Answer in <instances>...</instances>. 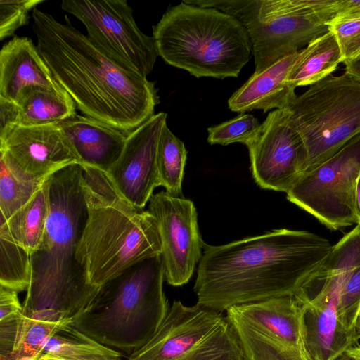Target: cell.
Segmentation results:
<instances>
[{"instance_id":"cell-2","label":"cell","mask_w":360,"mask_h":360,"mask_svg":"<svg viewBox=\"0 0 360 360\" xmlns=\"http://www.w3.org/2000/svg\"><path fill=\"white\" fill-rule=\"evenodd\" d=\"M32 18L41 56L85 116L129 134L155 115L154 82L115 62L67 15L60 22L35 8Z\"/></svg>"},{"instance_id":"cell-12","label":"cell","mask_w":360,"mask_h":360,"mask_svg":"<svg viewBox=\"0 0 360 360\" xmlns=\"http://www.w3.org/2000/svg\"><path fill=\"white\" fill-rule=\"evenodd\" d=\"M60 6L83 23L86 36L115 62L147 78L158 53L126 0H63Z\"/></svg>"},{"instance_id":"cell-24","label":"cell","mask_w":360,"mask_h":360,"mask_svg":"<svg viewBox=\"0 0 360 360\" xmlns=\"http://www.w3.org/2000/svg\"><path fill=\"white\" fill-rule=\"evenodd\" d=\"M0 167V211L8 220L32 199L47 179L27 172L1 150Z\"/></svg>"},{"instance_id":"cell-23","label":"cell","mask_w":360,"mask_h":360,"mask_svg":"<svg viewBox=\"0 0 360 360\" xmlns=\"http://www.w3.org/2000/svg\"><path fill=\"white\" fill-rule=\"evenodd\" d=\"M49 212L47 179L32 199L6 220L13 240L30 255L42 245Z\"/></svg>"},{"instance_id":"cell-22","label":"cell","mask_w":360,"mask_h":360,"mask_svg":"<svg viewBox=\"0 0 360 360\" xmlns=\"http://www.w3.org/2000/svg\"><path fill=\"white\" fill-rule=\"evenodd\" d=\"M341 63L343 59L340 46L333 33L328 30L300 51L287 83L295 89L311 86L332 75Z\"/></svg>"},{"instance_id":"cell-38","label":"cell","mask_w":360,"mask_h":360,"mask_svg":"<svg viewBox=\"0 0 360 360\" xmlns=\"http://www.w3.org/2000/svg\"><path fill=\"white\" fill-rule=\"evenodd\" d=\"M40 360H48V359H40Z\"/></svg>"},{"instance_id":"cell-28","label":"cell","mask_w":360,"mask_h":360,"mask_svg":"<svg viewBox=\"0 0 360 360\" xmlns=\"http://www.w3.org/2000/svg\"><path fill=\"white\" fill-rule=\"evenodd\" d=\"M72 321H52L25 317L19 342L8 360H40L49 338L63 324Z\"/></svg>"},{"instance_id":"cell-9","label":"cell","mask_w":360,"mask_h":360,"mask_svg":"<svg viewBox=\"0 0 360 360\" xmlns=\"http://www.w3.org/2000/svg\"><path fill=\"white\" fill-rule=\"evenodd\" d=\"M129 360H244L222 312L174 300L155 333Z\"/></svg>"},{"instance_id":"cell-7","label":"cell","mask_w":360,"mask_h":360,"mask_svg":"<svg viewBox=\"0 0 360 360\" xmlns=\"http://www.w3.org/2000/svg\"><path fill=\"white\" fill-rule=\"evenodd\" d=\"M214 8L236 18L246 30L252 48L255 72L299 51L324 34L328 27L312 9L309 0L184 1Z\"/></svg>"},{"instance_id":"cell-18","label":"cell","mask_w":360,"mask_h":360,"mask_svg":"<svg viewBox=\"0 0 360 360\" xmlns=\"http://www.w3.org/2000/svg\"><path fill=\"white\" fill-rule=\"evenodd\" d=\"M32 86L63 90L31 39L15 36L0 51V98L15 103Z\"/></svg>"},{"instance_id":"cell-29","label":"cell","mask_w":360,"mask_h":360,"mask_svg":"<svg viewBox=\"0 0 360 360\" xmlns=\"http://www.w3.org/2000/svg\"><path fill=\"white\" fill-rule=\"evenodd\" d=\"M260 124L251 114L240 113L236 117L207 129L210 144L226 146L233 143L247 145L258 130Z\"/></svg>"},{"instance_id":"cell-14","label":"cell","mask_w":360,"mask_h":360,"mask_svg":"<svg viewBox=\"0 0 360 360\" xmlns=\"http://www.w3.org/2000/svg\"><path fill=\"white\" fill-rule=\"evenodd\" d=\"M148 210L158 226L165 279L173 286L186 284L200 262L204 244L193 202L162 191L152 195Z\"/></svg>"},{"instance_id":"cell-17","label":"cell","mask_w":360,"mask_h":360,"mask_svg":"<svg viewBox=\"0 0 360 360\" xmlns=\"http://www.w3.org/2000/svg\"><path fill=\"white\" fill-rule=\"evenodd\" d=\"M0 150L27 172L44 179L69 165L82 164L58 123L11 127L0 134Z\"/></svg>"},{"instance_id":"cell-20","label":"cell","mask_w":360,"mask_h":360,"mask_svg":"<svg viewBox=\"0 0 360 360\" xmlns=\"http://www.w3.org/2000/svg\"><path fill=\"white\" fill-rule=\"evenodd\" d=\"M300 51L274 63L268 68L254 73L228 100L230 110L244 113L255 109L264 112L276 108L287 109L297 95L287 83Z\"/></svg>"},{"instance_id":"cell-36","label":"cell","mask_w":360,"mask_h":360,"mask_svg":"<svg viewBox=\"0 0 360 360\" xmlns=\"http://www.w3.org/2000/svg\"><path fill=\"white\" fill-rule=\"evenodd\" d=\"M355 207L357 216L360 221V176L357 181L355 193Z\"/></svg>"},{"instance_id":"cell-10","label":"cell","mask_w":360,"mask_h":360,"mask_svg":"<svg viewBox=\"0 0 360 360\" xmlns=\"http://www.w3.org/2000/svg\"><path fill=\"white\" fill-rule=\"evenodd\" d=\"M226 312L244 360H310L303 308L295 295L233 306Z\"/></svg>"},{"instance_id":"cell-1","label":"cell","mask_w":360,"mask_h":360,"mask_svg":"<svg viewBox=\"0 0 360 360\" xmlns=\"http://www.w3.org/2000/svg\"><path fill=\"white\" fill-rule=\"evenodd\" d=\"M333 246L306 231L276 229L222 245L203 244L194 290L197 303L216 311L295 295Z\"/></svg>"},{"instance_id":"cell-30","label":"cell","mask_w":360,"mask_h":360,"mask_svg":"<svg viewBox=\"0 0 360 360\" xmlns=\"http://www.w3.org/2000/svg\"><path fill=\"white\" fill-rule=\"evenodd\" d=\"M359 309L360 264L347 274L341 288L337 307L341 323L348 331L354 334Z\"/></svg>"},{"instance_id":"cell-4","label":"cell","mask_w":360,"mask_h":360,"mask_svg":"<svg viewBox=\"0 0 360 360\" xmlns=\"http://www.w3.org/2000/svg\"><path fill=\"white\" fill-rule=\"evenodd\" d=\"M87 217L76 250L86 283L99 288L131 266L160 255L154 217L116 189L106 172L82 165Z\"/></svg>"},{"instance_id":"cell-8","label":"cell","mask_w":360,"mask_h":360,"mask_svg":"<svg viewBox=\"0 0 360 360\" xmlns=\"http://www.w3.org/2000/svg\"><path fill=\"white\" fill-rule=\"evenodd\" d=\"M307 152L304 172L360 135V80L329 75L297 96L287 108Z\"/></svg>"},{"instance_id":"cell-26","label":"cell","mask_w":360,"mask_h":360,"mask_svg":"<svg viewBox=\"0 0 360 360\" xmlns=\"http://www.w3.org/2000/svg\"><path fill=\"white\" fill-rule=\"evenodd\" d=\"M32 274L30 254L13 239L0 216V285L18 292L28 289Z\"/></svg>"},{"instance_id":"cell-3","label":"cell","mask_w":360,"mask_h":360,"mask_svg":"<svg viewBox=\"0 0 360 360\" xmlns=\"http://www.w3.org/2000/svg\"><path fill=\"white\" fill-rule=\"evenodd\" d=\"M83 166L69 165L48 178L50 212L41 248L30 255L31 281L25 301L26 318L72 321L98 288L90 286L76 259L87 209Z\"/></svg>"},{"instance_id":"cell-33","label":"cell","mask_w":360,"mask_h":360,"mask_svg":"<svg viewBox=\"0 0 360 360\" xmlns=\"http://www.w3.org/2000/svg\"><path fill=\"white\" fill-rule=\"evenodd\" d=\"M309 4L326 25L338 19L360 16V0H309Z\"/></svg>"},{"instance_id":"cell-37","label":"cell","mask_w":360,"mask_h":360,"mask_svg":"<svg viewBox=\"0 0 360 360\" xmlns=\"http://www.w3.org/2000/svg\"><path fill=\"white\" fill-rule=\"evenodd\" d=\"M355 330H356V337L358 339H359L360 338V309H359V314H358V316H357V319L356 321Z\"/></svg>"},{"instance_id":"cell-19","label":"cell","mask_w":360,"mask_h":360,"mask_svg":"<svg viewBox=\"0 0 360 360\" xmlns=\"http://www.w3.org/2000/svg\"><path fill=\"white\" fill-rule=\"evenodd\" d=\"M82 165L106 172L117 160L128 133L98 120L77 115L58 122Z\"/></svg>"},{"instance_id":"cell-35","label":"cell","mask_w":360,"mask_h":360,"mask_svg":"<svg viewBox=\"0 0 360 360\" xmlns=\"http://www.w3.org/2000/svg\"><path fill=\"white\" fill-rule=\"evenodd\" d=\"M335 360H360V345L345 350Z\"/></svg>"},{"instance_id":"cell-21","label":"cell","mask_w":360,"mask_h":360,"mask_svg":"<svg viewBox=\"0 0 360 360\" xmlns=\"http://www.w3.org/2000/svg\"><path fill=\"white\" fill-rule=\"evenodd\" d=\"M17 124L30 127L58 123L76 113V105L65 91L28 86L16 102Z\"/></svg>"},{"instance_id":"cell-5","label":"cell","mask_w":360,"mask_h":360,"mask_svg":"<svg viewBox=\"0 0 360 360\" xmlns=\"http://www.w3.org/2000/svg\"><path fill=\"white\" fill-rule=\"evenodd\" d=\"M164 279L160 255L144 259L101 285L71 323L130 355L155 333L167 314Z\"/></svg>"},{"instance_id":"cell-16","label":"cell","mask_w":360,"mask_h":360,"mask_svg":"<svg viewBox=\"0 0 360 360\" xmlns=\"http://www.w3.org/2000/svg\"><path fill=\"white\" fill-rule=\"evenodd\" d=\"M167 113L155 114L127 136L123 150L106 172L119 193L133 205L143 209L160 186L157 155Z\"/></svg>"},{"instance_id":"cell-34","label":"cell","mask_w":360,"mask_h":360,"mask_svg":"<svg viewBox=\"0 0 360 360\" xmlns=\"http://www.w3.org/2000/svg\"><path fill=\"white\" fill-rule=\"evenodd\" d=\"M345 72L360 80V56L343 63Z\"/></svg>"},{"instance_id":"cell-32","label":"cell","mask_w":360,"mask_h":360,"mask_svg":"<svg viewBox=\"0 0 360 360\" xmlns=\"http://www.w3.org/2000/svg\"><path fill=\"white\" fill-rule=\"evenodd\" d=\"M328 27L336 38L343 63L360 56V16L338 19Z\"/></svg>"},{"instance_id":"cell-31","label":"cell","mask_w":360,"mask_h":360,"mask_svg":"<svg viewBox=\"0 0 360 360\" xmlns=\"http://www.w3.org/2000/svg\"><path fill=\"white\" fill-rule=\"evenodd\" d=\"M44 0H0V39L29 23V12Z\"/></svg>"},{"instance_id":"cell-11","label":"cell","mask_w":360,"mask_h":360,"mask_svg":"<svg viewBox=\"0 0 360 360\" xmlns=\"http://www.w3.org/2000/svg\"><path fill=\"white\" fill-rule=\"evenodd\" d=\"M359 176L360 135L304 172L286 193L287 198L328 229L358 224L355 193Z\"/></svg>"},{"instance_id":"cell-25","label":"cell","mask_w":360,"mask_h":360,"mask_svg":"<svg viewBox=\"0 0 360 360\" xmlns=\"http://www.w3.org/2000/svg\"><path fill=\"white\" fill-rule=\"evenodd\" d=\"M48 360H121L120 353L76 329L72 325L59 329L46 347Z\"/></svg>"},{"instance_id":"cell-15","label":"cell","mask_w":360,"mask_h":360,"mask_svg":"<svg viewBox=\"0 0 360 360\" xmlns=\"http://www.w3.org/2000/svg\"><path fill=\"white\" fill-rule=\"evenodd\" d=\"M351 269H328L321 266L304 283L316 287L315 293L299 291L295 295L303 308L310 360H335L345 350L359 344L356 334L341 323L337 310L343 281Z\"/></svg>"},{"instance_id":"cell-13","label":"cell","mask_w":360,"mask_h":360,"mask_svg":"<svg viewBox=\"0 0 360 360\" xmlns=\"http://www.w3.org/2000/svg\"><path fill=\"white\" fill-rule=\"evenodd\" d=\"M246 146L252 176L262 188L287 193L306 170L307 149L288 109L269 112Z\"/></svg>"},{"instance_id":"cell-27","label":"cell","mask_w":360,"mask_h":360,"mask_svg":"<svg viewBox=\"0 0 360 360\" xmlns=\"http://www.w3.org/2000/svg\"><path fill=\"white\" fill-rule=\"evenodd\" d=\"M187 157L184 143L164 125L160 134L157 155L160 186L174 196L183 197L182 181Z\"/></svg>"},{"instance_id":"cell-6","label":"cell","mask_w":360,"mask_h":360,"mask_svg":"<svg viewBox=\"0 0 360 360\" xmlns=\"http://www.w3.org/2000/svg\"><path fill=\"white\" fill-rule=\"evenodd\" d=\"M153 37L158 56L197 78L236 77L252 55L249 35L236 18L184 1L163 14Z\"/></svg>"}]
</instances>
